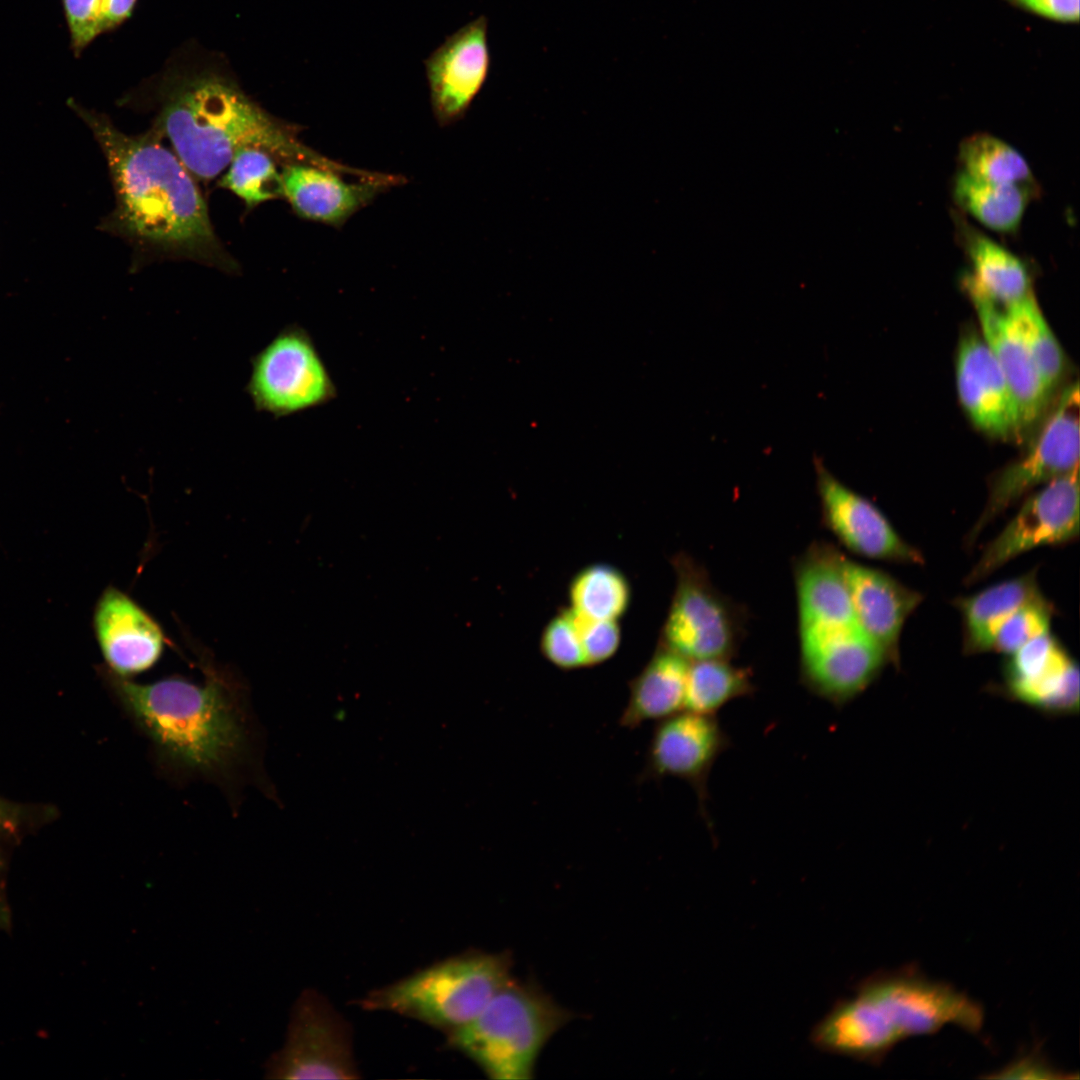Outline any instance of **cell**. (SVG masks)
<instances>
[{"label":"cell","mask_w":1080,"mask_h":1080,"mask_svg":"<svg viewBox=\"0 0 1080 1080\" xmlns=\"http://www.w3.org/2000/svg\"><path fill=\"white\" fill-rule=\"evenodd\" d=\"M68 105L87 124L108 165L114 210L98 229L133 248L137 269L154 260H190L225 273L239 263L217 237L205 199L192 174L153 130L127 135L102 113Z\"/></svg>","instance_id":"6da1fadb"},{"label":"cell","mask_w":1080,"mask_h":1080,"mask_svg":"<svg viewBox=\"0 0 1080 1080\" xmlns=\"http://www.w3.org/2000/svg\"><path fill=\"white\" fill-rule=\"evenodd\" d=\"M150 104L155 112L151 130L170 141L195 179L212 180L244 147L262 149L282 164L359 174L305 146L295 127L267 112L232 75L214 66L168 68L153 86Z\"/></svg>","instance_id":"7a4b0ae2"},{"label":"cell","mask_w":1080,"mask_h":1080,"mask_svg":"<svg viewBox=\"0 0 1080 1080\" xmlns=\"http://www.w3.org/2000/svg\"><path fill=\"white\" fill-rule=\"evenodd\" d=\"M199 659L202 685L180 676L140 684L110 672L109 682L162 765L225 778L246 760L251 744L243 687L206 653Z\"/></svg>","instance_id":"3957f363"},{"label":"cell","mask_w":1080,"mask_h":1080,"mask_svg":"<svg viewBox=\"0 0 1080 1080\" xmlns=\"http://www.w3.org/2000/svg\"><path fill=\"white\" fill-rule=\"evenodd\" d=\"M983 1023L978 1002L908 968L864 979L817 1022L810 1042L827 1054L877 1064L909 1037L934 1034L946 1025L978 1033Z\"/></svg>","instance_id":"277c9868"},{"label":"cell","mask_w":1080,"mask_h":1080,"mask_svg":"<svg viewBox=\"0 0 1080 1080\" xmlns=\"http://www.w3.org/2000/svg\"><path fill=\"white\" fill-rule=\"evenodd\" d=\"M573 1017L538 984L512 978L475 1018L447 1033V1044L491 1079L528 1080L541 1050Z\"/></svg>","instance_id":"5b68a950"},{"label":"cell","mask_w":1080,"mask_h":1080,"mask_svg":"<svg viewBox=\"0 0 1080 1080\" xmlns=\"http://www.w3.org/2000/svg\"><path fill=\"white\" fill-rule=\"evenodd\" d=\"M510 952L469 951L369 992L366 1010L414 1018L446 1034L475 1018L512 979Z\"/></svg>","instance_id":"8992f818"},{"label":"cell","mask_w":1080,"mask_h":1080,"mask_svg":"<svg viewBox=\"0 0 1080 1080\" xmlns=\"http://www.w3.org/2000/svg\"><path fill=\"white\" fill-rule=\"evenodd\" d=\"M246 392L257 411L282 418L323 406L338 391L313 338L294 323L251 358Z\"/></svg>","instance_id":"52a82bcc"},{"label":"cell","mask_w":1080,"mask_h":1080,"mask_svg":"<svg viewBox=\"0 0 1080 1080\" xmlns=\"http://www.w3.org/2000/svg\"><path fill=\"white\" fill-rule=\"evenodd\" d=\"M676 589L664 623L663 644L689 661L730 659L744 632V610L720 593L688 555L673 560Z\"/></svg>","instance_id":"ba28073f"},{"label":"cell","mask_w":1080,"mask_h":1080,"mask_svg":"<svg viewBox=\"0 0 1080 1080\" xmlns=\"http://www.w3.org/2000/svg\"><path fill=\"white\" fill-rule=\"evenodd\" d=\"M269 1079H356L349 1023L318 992L294 1003L284 1045L264 1065Z\"/></svg>","instance_id":"9c48e42d"},{"label":"cell","mask_w":1080,"mask_h":1080,"mask_svg":"<svg viewBox=\"0 0 1080 1080\" xmlns=\"http://www.w3.org/2000/svg\"><path fill=\"white\" fill-rule=\"evenodd\" d=\"M1078 407L1079 390L1075 384L1063 391L1025 455L992 480L984 510L967 535V545H972L991 521L1033 488L1079 466Z\"/></svg>","instance_id":"30bf717a"},{"label":"cell","mask_w":1080,"mask_h":1080,"mask_svg":"<svg viewBox=\"0 0 1080 1080\" xmlns=\"http://www.w3.org/2000/svg\"><path fill=\"white\" fill-rule=\"evenodd\" d=\"M1079 535V466L1028 497L1017 514L986 546L966 577L978 582L1033 548L1073 541Z\"/></svg>","instance_id":"8fae6325"},{"label":"cell","mask_w":1080,"mask_h":1080,"mask_svg":"<svg viewBox=\"0 0 1080 1080\" xmlns=\"http://www.w3.org/2000/svg\"><path fill=\"white\" fill-rule=\"evenodd\" d=\"M799 642L803 685L836 707L860 695L889 661L860 625L800 631Z\"/></svg>","instance_id":"7c38bea8"},{"label":"cell","mask_w":1080,"mask_h":1080,"mask_svg":"<svg viewBox=\"0 0 1080 1080\" xmlns=\"http://www.w3.org/2000/svg\"><path fill=\"white\" fill-rule=\"evenodd\" d=\"M816 487L824 525L850 551L872 559L922 563L921 553L904 541L869 500L837 479L814 459Z\"/></svg>","instance_id":"4fadbf2b"},{"label":"cell","mask_w":1080,"mask_h":1080,"mask_svg":"<svg viewBox=\"0 0 1080 1080\" xmlns=\"http://www.w3.org/2000/svg\"><path fill=\"white\" fill-rule=\"evenodd\" d=\"M728 745V736L714 715L680 711L661 720L654 730L648 750V774L686 781L703 809L710 772Z\"/></svg>","instance_id":"5bb4252c"},{"label":"cell","mask_w":1080,"mask_h":1080,"mask_svg":"<svg viewBox=\"0 0 1080 1080\" xmlns=\"http://www.w3.org/2000/svg\"><path fill=\"white\" fill-rule=\"evenodd\" d=\"M491 65L488 22L479 16L448 36L424 61L433 112L441 123L461 116Z\"/></svg>","instance_id":"9a60e30c"},{"label":"cell","mask_w":1080,"mask_h":1080,"mask_svg":"<svg viewBox=\"0 0 1080 1080\" xmlns=\"http://www.w3.org/2000/svg\"><path fill=\"white\" fill-rule=\"evenodd\" d=\"M93 627L109 672L123 678L153 668L169 643L158 621L129 594L112 586L96 603Z\"/></svg>","instance_id":"2e32d148"},{"label":"cell","mask_w":1080,"mask_h":1080,"mask_svg":"<svg viewBox=\"0 0 1080 1080\" xmlns=\"http://www.w3.org/2000/svg\"><path fill=\"white\" fill-rule=\"evenodd\" d=\"M956 386L970 420L995 437L1021 431L1016 400L982 336L961 337L956 357Z\"/></svg>","instance_id":"e0dca14e"},{"label":"cell","mask_w":1080,"mask_h":1080,"mask_svg":"<svg viewBox=\"0 0 1080 1080\" xmlns=\"http://www.w3.org/2000/svg\"><path fill=\"white\" fill-rule=\"evenodd\" d=\"M976 311L981 336L1002 370L1017 403L1021 429L1044 411L1051 391L1044 384L1006 309L962 282Z\"/></svg>","instance_id":"ac0fdd59"},{"label":"cell","mask_w":1080,"mask_h":1080,"mask_svg":"<svg viewBox=\"0 0 1080 1080\" xmlns=\"http://www.w3.org/2000/svg\"><path fill=\"white\" fill-rule=\"evenodd\" d=\"M842 570L859 625L895 662L903 625L922 596L887 573L845 555Z\"/></svg>","instance_id":"d6986e66"},{"label":"cell","mask_w":1080,"mask_h":1080,"mask_svg":"<svg viewBox=\"0 0 1080 1080\" xmlns=\"http://www.w3.org/2000/svg\"><path fill=\"white\" fill-rule=\"evenodd\" d=\"M843 556L831 544L816 542L796 561L799 632L859 625L843 575Z\"/></svg>","instance_id":"ffe728a7"},{"label":"cell","mask_w":1080,"mask_h":1080,"mask_svg":"<svg viewBox=\"0 0 1080 1080\" xmlns=\"http://www.w3.org/2000/svg\"><path fill=\"white\" fill-rule=\"evenodd\" d=\"M339 171L309 163L283 164V198L305 219L342 225L390 181L347 182Z\"/></svg>","instance_id":"44dd1931"},{"label":"cell","mask_w":1080,"mask_h":1080,"mask_svg":"<svg viewBox=\"0 0 1080 1080\" xmlns=\"http://www.w3.org/2000/svg\"><path fill=\"white\" fill-rule=\"evenodd\" d=\"M959 235L971 267L963 282L1004 308L1033 293L1028 268L1021 258L964 222L959 223Z\"/></svg>","instance_id":"7402d4cb"},{"label":"cell","mask_w":1080,"mask_h":1080,"mask_svg":"<svg viewBox=\"0 0 1080 1080\" xmlns=\"http://www.w3.org/2000/svg\"><path fill=\"white\" fill-rule=\"evenodd\" d=\"M690 661L662 645L632 681L620 718L625 728L646 721L663 720L684 709Z\"/></svg>","instance_id":"603a6c76"},{"label":"cell","mask_w":1080,"mask_h":1080,"mask_svg":"<svg viewBox=\"0 0 1080 1080\" xmlns=\"http://www.w3.org/2000/svg\"><path fill=\"white\" fill-rule=\"evenodd\" d=\"M1044 599L1035 571L958 599L964 650L969 654L991 650L993 637L1008 616L1026 604Z\"/></svg>","instance_id":"cb8c5ba5"},{"label":"cell","mask_w":1080,"mask_h":1080,"mask_svg":"<svg viewBox=\"0 0 1080 1080\" xmlns=\"http://www.w3.org/2000/svg\"><path fill=\"white\" fill-rule=\"evenodd\" d=\"M953 199L966 214L986 228L1010 234L1021 225L1025 210L1038 189L997 185L959 172L952 187Z\"/></svg>","instance_id":"d4e9b609"},{"label":"cell","mask_w":1080,"mask_h":1080,"mask_svg":"<svg viewBox=\"0 0 1080 1080\" xmlns=\"http://www.w3.org/2000/svg\"><path fill=\"white\" fill-rule=\"evenodd\" d=\"M752 673L729 659L690 661L684 710L714 715L728 703L752 695Z\"/></svg>","instance_id":"484cf974"},{"label":"cell","mask_w":1080,"mask_h":1080,"mask_svg":"<svg viewBox=\"0 0 1080 1080\" xmlns=\"http://www.w3.org/2000/svg\"><path fill=\"white\" fill-rule=\"evenodd\" d=\"M961 172L986 183L1038 189L1030 166L1011 145L987 133L966 137L959 146Z\"/></svg>","instance_id":"4316f807"},{"label":"cell","mask_w":1080,"mask_h":1080,"mask_svg":"<svg viewBox=\"0 0 1080 1080\" xmlns=\"http://www.w3.org/2000/svg\"><path fill=\"white\" fill-rule=\"evenodd\" d=\"M571 609L586 618L614 620L623 616L631 601V587L616 567L604 563L584 567L569 585Z\"/></svg>","instance_id":"83f0119b"},{"label":"cell","mask_w":1080,"mask_h":1080,"mask_svg":"<svg viewBox=\"0 0 1080 1080\" xmlns=\"http://www.w3.org/2000/svg\"><path fill=\"white\" fill-rule=\"evenodd\" d=\"M1044 384L1052 391L1065 370V355L1034 293L1005 308Z\"/></svg>","instance_id":"f1b7e54d"},{"label":"cell","mask_w":1080,"mask_h":1080,"mask_svg":"<svg viewBox=\"0 0 1080 1080\" xmlns=\"http://www.w3.org/2000/svg\"><path fill=\"white\" fill-rule=\"evenodd\" d=\"M276 163L277 160L262 149L241 148L234 154L218 185L237 195L247 209L283 198L282 177Z\"/></svg>","instance_id":"f546056e"},{"label":"cell","mask_w":1080,"mask_h":1080,"mask_svg":"<svg viewBox=\"0 0 1080 1080\" xmlns=\"http://www.w3.org/2000/svg\"><path fill=\"white\" fill-rule=\"evenodd\" d=\"M137 0H63L76 55L96 37L127 20Z\"/></svg>","instance_id":"4dcf8cb0"},{"label":"cell","mask_w":1080,"mask_h":1080,"mask_svg":"<svg viewBox=\"0 0 1080 1080\" xmlns=\"http://www.w3.org/2000/svg\"><path fill=\"white\" fill-rule=\"evenodd\" d=\"M1052 607L1044 599L1014 611L997 629L991 650L1012 654L1032 639L1049 632Z\"/></svg>","instance_id":"1f68e13d"},{"label":"cell","mask_w":1080,"mask_h":1080,"mask_svg":"<svg viewBox=\"0 0 1080 1080\" xmlns=\"http://www.w3.org/2000/svg\"><path fill=\"white\" fill-rule=\"evenodd\" d=\"M540 648L553 665L571 670L586 665L578 626L571 609L563 610L545 626Z\"/></svg>","instance_id":"d6a6232c"},{"label":"cell","mask_w":1080,"mask_h":1080,"mask_svg":"<svg viewBox=\"0 0 1080 1080\" xmlns=\"http://www.w3.org/2000/svg\"><path fill=\"white\" fill-rule=\"evenodd\" d=\"M573 613L578 626L586 665L600 664L612 657L621 641V632L617 622L614 620L589 619L574 611Z\"/></svg>","instance_id":"836d02e7"},{"label":"cell","mask_w":1080,"mask_h":1080,"mask_svg":"<svg viewBox=\"0 0 1080 1080\" xmlns=\"http://www.w3.org/2000/svg\"><path fill=\"white\" fill-rule=\"evenodd\" d=\"M1037 15L1060 22L1079 19V0H1011Z\"/></svg>","instance_id":"e575fe53"},{"label":"cell","mask_w":1080,"mask_h":1080,"mask_svg":"<svg viewBox=\"0 0 1080 1080\" xmlns=\"http://www.w3.org/2000/svg\"><path fill=\"white\" fill-rule=\"evenodd\" d=\"M1024 1072H1036L1038 1076L1042 1077L1039 1073H1044L1048 1078L1055 1077V1071L1050 1069L1039 1058L1036 1059L1032 1056L1022 1058L1019 1061H1015L1009 1067L1002 1071L1004 1077H1014L1017 1073Z\"/></svg>","instance_id":"d590c367"}]
</instances>
